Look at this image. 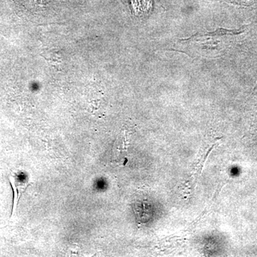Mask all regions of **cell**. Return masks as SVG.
<instances>
[{
	"instance_id": "obj_1",
	"label": "cell",
	"mask_w": 257,
	"mask_h": 257,
	"mask_svg": "<svg viewBox=\"0 0 257 257\" xmlns=\"http://www.w3.org/2000/svg\"><path fill=\"white\" fill-rule=\"evenodd\" d=\"M133 2V6L138 14L141 13V12L145 11L148 10L149 2L148 0H132Z\"/></svg>"
}]
</instances>
